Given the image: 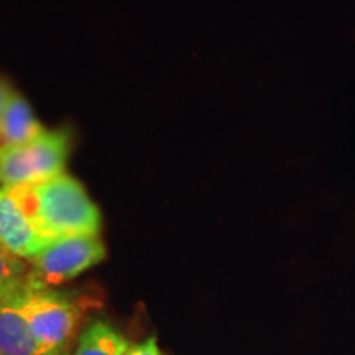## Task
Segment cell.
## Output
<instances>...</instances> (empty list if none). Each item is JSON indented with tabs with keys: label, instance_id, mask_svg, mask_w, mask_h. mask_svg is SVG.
I'll list each match as a JSON object with an SVG mask.
<instances>
[{
	"label": "cell",
	"instance_id": "obj_1",
	"mask_svg": "<svg viewBox=\"0 0 355 355\" xmlns=\"http://www.w3.org/2000/svg\"><path fill=\"white\" fill-rule=\"evenodd\" d=\"M48 243L101 232L102 217L84 186L68 173L43 183L12 188Z\"/></svg>",
	"mask_w": 355,
	"mask_h": 355
},
{
	"label": "cell",
	"instance_id": "obj_2",
	"mask_svg": "<svg viewBox=\"0 0 355 355\" xmlns=\"http://www.w3.org/2000/svg\"><path fill=\"white\" fill-rule=\"evenodd\" d=\"M89 300L74 293L33 290L24 295V309L30 332L44 355H69V345L83 321Z\"/></svg>",
	"mask_w": 355,
	"mask_h": 355
},
{
	"label": "cell",
	"instance_id": "obj_3",
	"mask_svg": "<svg viewBox=\"0 0 355 355\" xmlns=\"http://www.w3.org/2000/svg\"><path fill=\"white\" fill-rule=\"evenodd\" d=\"M71 152L68 128L44 130L25 145H0V186L19 188L63 175Z\"/></svg>",
	"mask_w": 355,
	"mask_h": 355
},
{
	"label": "cell",
	"instance_id": "obj_4",
	"mask_svg": "<svg viewBox=\"0 0 355 355\" xmlns=\"http://www.w3.org/2000/svg\"><path fill=\"white\" fill-rule=\"evenodd\" d=\"M107 257L99 234L58 239L28 260V285L48 290L79 277Z\"/></svg>",
	"mask_w": 355,
	"mask_h": 355
},
{
	"label": "cell",
	"instance_id": "obj_5",
	"mask_svg": "<svg viewBox=\"0 0 355 355\" xmlns=\"http://www.w3.org/2000/svg\"><path fill=\"white\" fill-rule=\"evenodd\" d=\"M0 245L26 261L48 245L15 191L3 186H0Z\"/></svg>",
	"mask_w": 355,
	"mask_h": 355
},
{
	"label": "cell",
	"instance_id": "obj_6",
	"mask_svg": "<svg viewBox=\"0 0 355 355\" xmlns=\"http://www.w3.org/2000/svg\"><path fill=\"white\" fill-rule=\"evenodd\" d=\"M26 288L0 303V355H44L26 322L24 309Z\"/></svg>",
	"mask_w": 355,
	"mask_h": 355
},
{
	"label": "cell",
	"instance_id": "obj_7",
	"mask_svg": "<svg viewBox=\"0 0 355 355\" xmlns=\"http://www.w3.org/2000/svg\"><path fill=\"white\" fill-rule=\"evenodd\" d=\"M46 128L33 114L28 101L19 91H13L0 122V145L19 146L30 144Z\"/></svg>",
	"mask_w": 355,
	"mask_h": 355
},
{
	"label": "cell",
	"instance_id": "obj_8",
	"mask_svg": "<svg viewBox=\"0 0 355 355\" xmlns=\"http://www.w3.org/2000/svg\"><path fill=\"white\" fill-rule=\"evenodd\" d=\"M128 349L130 344L121 331L107 321L96 319L78 337L73 355H125Z\"/></svg>",
	"mask_w": 355,
	"mask_h": 355
},
{
	"label": "cell",
	"instance_id": "obj_9",
	"mask_svg": "<svg viewBox=\"0 0 355 355\" xmlns=\"http://www.w3.org/2000/svg\"><path fill=\"white\" fill-rule=\"evenodd\" d=\"M28 286V261L12 255L0 245V303Z\"/></svg>",
	"mask_w": 355,
	"mask_h": 355
},
{
	"label": "cell",
	"instance_id": "obj_10",
	"mask_svg": "<svg viewBox=\"0 0 355 355\" xmlns=\"http://www.w3.org/2000/svg\"><path fill=\"white\" fill-rule=\"evenodd\" d=\"M125 355H163L162 349H159L158 340L155 336H150L144 343H139L135 345H130L128 352Z\"/></svg>",
	"mask_w": 355,
	"mask_h": 355
},
{
	"label": "cell",
	"instance_id": "obj_11",
	"mask_svg": "<svg viewBox=\"0 0 355 355\" xmlns=\"http://www.w3.org/2000/svg\"><path fill=\"white\" fill-rule=\"evenodd\" d=\"M13 91H15V89L12 87L10 81L3 76H0V122H2L3 112H6V107H7L8 101H10Z\"/></svg>",
	"mask_w": 355,
	"mask_h": 355
}]
</instances>
